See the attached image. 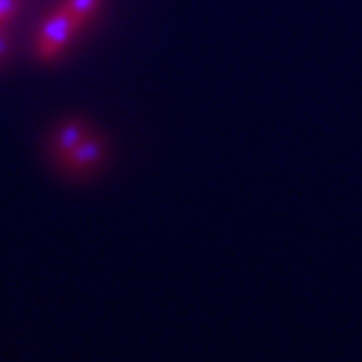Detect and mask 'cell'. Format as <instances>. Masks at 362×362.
<instances>
[{
  "label": "cell",
  "mask_w": 362,
  "mask_h": 362,
  "mask_svg": "<svg viewBox=\"0 0 362 362\" xmlns=\"http://www.w3.org/2000/svg\"><path fill=\"white\" fill-rule=\"evenodd\" d=\"M81 28H83L81 23L61 4L40 26L37 42H35L37 57L40 61L57 59L61 52L65 51L66 45L71 42V39L77 35Z\"/></svg>",
  "instance_id": "6da1fadb"
},
{
  "label": "cell",
  "mask_w": 362,
  "mask_h": 362,
  "mask_svg": "<svg viewBox=\"0 0 362 362\" xmlns=\"http://www.w3.org/2000/svg\"><path fill=\"white\" fill-rule=\"evenodd\" d=\"M105 141L99 135H87L83 141L78 143L77 147L63 159L66 168L71 171H87L93 165L101 163L105 157Z\"/></svg>",
  "instance_id": "7a4b0ae2"
},
{
  "label": "cell",
  "mask_w": 362,
  "mask_h": 362,
  "mask_svg": "<svg viewBox=\"0 0 362 362\" xmlns=\"http://www.w3.org/2000/svg\"><path fill=\"white\" fill-rule=\"evenodd\" d=\"M89 133L85 129V125L81 121H69L65 125H61L57 133H54V139H52V147H54V153L59 156V159L63 161L78 143L83 141Z\"/></svg>",
  "instance_id": "3957f363"
},
{
  "label": "cell",
  "mask_w": 362,
  "mask_h": 362,
  "mask_svg": "<svg viewBox=\"0 0 362 362\" xmlns=\"http://www.w3.org/2000/svg\"><path fill=\"white\" fill-rule=\"evenodd\" d=\"M99 4H101V0H65L63 2V6L77 18L81 26L87 25L90 18L95 16Z\"/></svg>",
  "instance_id": "277c9868"
},
{
  "label": "cell",
  "mask_w": 362,
  "mask_h": 362,
  "mask_svg": "<svg viewBox=\"0 0 362 362\" xmlns=\"http://www.w3.org/2000/svg\"><path fill=\"white\" fill-rule=\"evenodd\" d=\"M18 6H21V0H0V26L13 21L18 13Z\"/></svg>",
  "instance_id": "5b68a950"
},
{
  "label": "cell",
  "mask_w": 362,
  "mask_h": 362,
  "mask_svg": "<svg viewBox=\"0 0 362 362\" xmlns=\"http://www.w3.org/2000/svg\"><path fill=\"white\" fill-rule=\"evenodd\" d=\"M8 37L4 35V30H2V26H0V61L8 54Z\"/></svg>",
  "instance_id": "8992f818"
}]
</instances>
